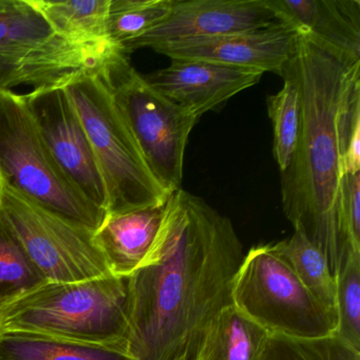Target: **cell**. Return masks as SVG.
Returning <instances> with one entry per match:
<instances>
[{
  "label": "cell",
  "instance_id": "cell-14",
  "mask_svg": "<svg viewBox=\"0 0 360 360\" xmlns=\"http://www.w3.org/2000/svg\"><path fill=\"white\" fill-rule=\"evenodd\" d=\"M166 202L105 214L102 224L94 231V241L111 275L128 278L144 264L157 239Z\"/></svg>",
  "mask_w": 360,
  "mask_h": 360
},
{
  "label": "cell",
  "instance_id": "cell-7",
  "mask_svg": "<svg viewBox=\"0 0 360 360\" xmlns=\"http://www.w3.org/2000/svg\"><path fill=\"white\" fill-rule=\"evenodd\" d=\"M0 220L46 281L75 282L111 275L94 231L1 181Z\"/></svg>",
  "mask_w": 360,
  "mask_h": 360
},
{
  "label": "cell",
  "instance_id": "cell-25",
  "mask_svg": "<svg viewBox=\"0 0 360 360\" xmlns=\"http://www.w3.org/2000/svg\"><path fill=\"white\" fill-rule=\"evenodd\" d=\"M342 225L349 248L360 252V172L349 174L345 181Z\"/></svg>",
  "mask_w": 360,
  "mask_h": 360
},
{
  "label": "cell",
  "instance_id": "cell-13",
  "mask_svg": "<svg viewBox=\"0 0 360 360\" xmlns=\"http://www.w3.org/2000/svg\"><path fill=\"white\" fill-rule=\"evenodd\" d=\"M280 22L317 43L360 60L358 0H265Z\"/></svg>",
  "mask_w": 360,
  "mask_h": 360
},
{
  "label": "cell",
  "instance_id": "cell-6",
  "mask_svg": "<svg viewBox=\"0 0 360 360\" xmlns=\"http://www.w3.org/2000/svg\"><path fill=\"white\" fill-rule=\"evenodd\" d=\"M233 304L269 334L294 338L336 335L338 316L307 290L273 244L250 248L238 269Z\"/></svg>",
  "mask_w": 360,
  "mask_h": 360
},
{
  "label": "cell",
  "instance_id": "cell-3",
  "mask_svg": "<svg viewBox=\"0 0 360 360\" xmlns=\"http://www.w3.org/2000/svg\"><path fill=\"white\" fill-rule=\"evenodd\" d=\"M128 307L127 278L43 281L0 303V335H25L128 354Z\"/></svg>",
  "mask_w": 360,
  "mask_h": 360
},
{
  "label": "cell",
  "instance_id": "cell-21",
  "mask_svg": "<svg viewBox=\"0 0 360 360\" xmlns=\"http://www.w3.org/2000/svg\"><path fill=\"white\" fill-rule=\"evenodd\" d=\"M53 34L28 0H0V65L22 48Z\"/></svg>",
  "mask_w": 360,
  "mask_h": 360
},
{
  "label": "cell",
  "instance_id": "cell-18",
  "mask_svg": "<svg viewBox=\"0 0 360 360\" xmlns=\"http://www.w3.org/2000/svg\"><path fill=\"white\" fill-rule=\"evenodd\" d=\"M0 360H134L102 347L48 340L25 335H0Z\"/></svg>",
  "mask_w": 360,
  "mask_h": 360
},
{
  "label": "cell",
  "instance_id": "cell-19",
  "mask_svg": "<svg viewBox=\"0 0 360 360\" xmlns=\"http://www.w3.org/2000/svg\"><path fill=\"white\" fill-rule=\"evenodd\" d=\"M281 77L284 85L277 94L267 98V111L273 123L274 155L284 172L296 150L301 123V103L296 81L285 69Z\"/></svg>",
  "mask_w": 360,
  "mask_h": 360
},
{
  "label": "cell",
  "instance_id": "cell-1",
  "mask_svg": "<svg viewBox=\"0 0 360 360\" xmlns=\"http://www.w3.org/2000/svg\"><path fill=\"white\" fill-rule=\"evenodd\" d=\"M244 256L226 216L183 188L172 191L153 250L127 278L130 357L195 360L210 322L233 304Z\"/></svg>",
  "mask_w": 360,
  "mask_h": 360
},
{
  "label": "cell",
  "instance_id": "cell-23",
  "mask_svg": "<svg viewBox=\"0 0 360 360\" xmlns=\"http://www.w3.org/2000/svg\"><path fill=\"white\" fill-rule=\"evenodd\" d=\"M258 360H360V353L336 335L305 339L269 334Z\"/></svg>",
  "mask_w": 360,
  "mask_h": 360
},
{
  "label": "cell",
  "instance_id": "cell-2",
  "mask_svg": "<svg viewBox=\"0 0 360 360\" xmlns=\"http://www.w3.org/2000/svg\"><path fill=\"white\" fill-rule=\"evenodd\" d=\"M283 69L296 81L301 103L296 150L281 172L283 212L295 231L323 252L335 277L352 250L342 225L345 149L360 107V60L296 32Z\"/></svg>",
  "mask_w": 360,
  "mask_h": 360
},
{
  "label": "cell",
  "instance_id": "cell-12",
  "mask_svg": "<svg viewBox=\"0 0 360 360\" xmlns=\"http://www.w3.org/2000/svg\"><path fill=\"white\" fill-rule=\"evenodd\" d=\"M296 32L284 24L212 37L183 39L151 48L170 60L186 58L256 69L281 77Z\"/></svg>",
  "mask_w": 360,
  "mask_h": 360
},
{
  "label": "cell",
  "instance_id": "cell-10",
  "mask_svg": "<svg viewBox=\"0 0 360 360\" xmlns=\"http://www.w3.org/2000/svg\"><path fill=\"white\" fill-rule=\"evenodd\" d=\"M282 24L265 0H174L169 15L125 48L130 54L198 37L244 32Z\"/></svg>",
  "mask_w": 360,
  "mask_h": 360
},
{
  "label": "cell",
  "instance_id": "cell-24",
  "mask_svg": "<svg viewBox=\"0 0 360 360\" xmlns=\"http://www.w3.org/2000/svg\"><path fill=\"white\" fill-rule=\"evenodd\" d=\"M46 281L0 220V303Z\"/></svg>",
  "mask_w": 360,
  "mask_h": 360
},
{
  "label": "cell",
  "instance_id": "cell-4",
  "mask_svg": "<svg viewBox=\"0 0 360 360\" xmlns=\"http://www.w3.org/2000/svg\"><path fill=\"white\" fill-rule=\"evenodd\" d=\"M91 143L105 187L106 214L163 204L169 197L149 169L115 102L104 71L79 73L63 84Z\"/></svg>",
  "mask_w": 360,
  "mask_h": 360
},
{
  "label": "cell",
  "instance_id": "cell-26",
  "mask_svg": "<svg viewBox=\"0 0 360 360\" xmlns=\"http://www.w3.org/2000/svg\"><path fill=\"white\" fill-rule=\"evenodd\" d=\"M345 167L349 176L360 172V107L356 109L349 124L345 143Z\"/></svg>",
  "mask_w": 360,
  "mask_h": 360
},
{
  "label": "cell",
  "instance_id": "cell-22",
  "mask_svg": "<svg viewBox=\"0 0 360 360\" xmlns=\"http://www.w3.org/2000/svg\"><path fill=\"white\" fill-rule=\"evenodd\" d=\"M336 336L360 353V252L349 250L335 275Z\"/></svg>",
  "mask_w": 360,
  "mask_h": 360
},
{
  "label": "cell",
  "instance_id": "cell-8",
  "mask_svg": "<svg viewBox=\"0 0 360 360\" xmlns=\"http://www.w3.org/2000/svg\"><path fill=\"white\" fill-rule=\"evenodd\" d=\"M117 106L158 182L172 193L182 188L185 149L199 119L153 89L122 56L106 69Z\"/></svg>",
  "mask_w": 360,
  "mask_h": 360
},
{
  "label": "cell",
  "instance_id": "cell-16",
  "mask_svg": "<svg viewBox=\"0 0 360 360\" xmlns=\"http://www.w3.org/2000/svg\"><path fill=\"white\" fill-rule=\"evenodd\" d=\"M269 335L235 305H229L206 328L195 360H258Z\"/></svg>",
  "mask_w": 360,
  "mask_h": 360
},
{
  "label": "cell",
  "instance_id": "cell-20",
  "mask_svg": "<svg viewBox=\"0 0 360 360\" xmlns=\"http://www.w3.org/2000/svg\"><path fill=\"white\" fill-rule=\"evenodd\" d=\"M174 1L110 0L107 20L109 39L125 51L131 41L155 28L169 15Z\"/></svg>",
  "mask_w": 360,
  "mask_h": 360
},
{
  "label": "cell",
  "instance_id": "cell-17",
  "mask_svg": "<svg viewBox=\"0 0 360 360\" xmlns=\"http://www.w3.org/2000/svg\"><path fill=\"white\" fill-rule=\"evenodd\" d=\"M303 285L318 299L336 309V283L328 258L321 250L299 231L273 244Z\"/></svg>",
  "mask_w": 360,
  "mask_h": 360
},
{
  "label": "cell",
  "instance_id": "cell-11",
  "mask_svg": "<svg viewBox=\"0 0 360 360\" xmlns=\"http://www.w3.org/2000/svg\"><path fill=\"white\" fill-rule=\"evenodd\" d=\"M264 73L201 60L174 58L167 68L144 75L145 81L170 102L197 119L218 110L236 94L258 84Z\"/></svg>",
  "mask_w": 360,
  "mask_h": 360
},
{
  "label": "cell",
  "instance_id": "cell-15",
  "mask_svg": "<svg viewBox=\"0 0 360 360\" xmlns=\"http://www.w3.org/2000/svg\"><path fill=\"white\" fill-rule=\"evenodd\" d=\"M28 1L47 22L52 31L63 39L102 53H126L108 37L107 20L110 0Z\"/></svg>",
  "mask_w": 360,
  "mask_h": 360
},
{
  "label": "cell",
  "instance_id": "cell-9",
  "mask_svg": "<svg viewBox=\"0 0 360 360\" xmlns=\"http://www.w3.org/2000/svg\"><path fill=\"white\" fill-rule=\"evenodd\" d=\"M54 159L79 193L106 214V187L85 127L63 85L24 94Z\"/></svg>",
  "mask_w": 360,
  "mask_h": 360
},
{
  "label": "cell",
  "instance_id": "cell-5",
  "mask_svg": "<svg viewBox=\"0 0 360 360\" xmlns=\"http://www.w3.org/2000/svg\"><path fill=\"white\" fill-rule=\"evenodd\" d=\"M0 172L31 199L91 231L105 212L90 203L63 172L43 138L24 94L0 89Z\"/></svg>",
  "mask_w": 360,
  "mask_h": 360
},
{
  "label": "cell",
  "instance_id": "cell-27",
  "mask_svg": "<svg viewBox=\"0 0 360 360\" xmlns=\"http://www.w3.org/2000/svg\"><path fill=\"white\" fill-rule=\"evenodd\" d=\"M3 181V176H1V172H0V183Z\"/></svg>",
  "mask_w": 360,
  "mask_h": 360
}]
</instances>
